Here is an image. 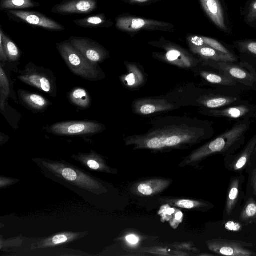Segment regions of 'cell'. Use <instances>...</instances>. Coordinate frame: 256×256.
<instances>
[{
	"instance_id": "6da1fadb",
	"label": "cell",
	"mask_w": 256,
	"mask_h": 256,
	"mask_svg": "<svg viewBox=\"0 0 256 256\" xmlns=\"http://www.w3.org/2000/svg\"><path fill=\"white\" fill-rule=\"evenodd\" d=\"M204 130L182 124L130 136L125 139V142L126 146H133L134 150H148L154 152L186 149L212 136Z\"/></svg>"
},
{
	"instance_id": "7a4b0ae2",
	"label": "cell",
	"mask_w": 256,
	"mask_h": 256,
	"mask_svg": "<svg viewBox=\"0 0 256 256\" xmlns=\"http://www.w3.org/2000/svg\"><path fill=\"white\" fill-rule=\"evenodd\" d=\"M251 121L242 120L216 138L192 151L178 164L181 168H198L203 161L215 154L226 156L234 154L243 145Z\"/></svg>"
},
{
	"instance_id": "3957f363",
	"label": "cell",
	"mask_w": 256,
	"mask_h": 256,
	"mask_svg": "<svg viewBox=\"0 0 256 256\" xmlns=\"http://www.w3.org/2000/svg\"><path fill=\"white\" fill-rule=\"evenodd\" d=\"M44 172L53 179L96 194L105 193L107 189L100 181L69 165L58 162H42Z\"/></svg>"
},
{
	"instance_id": "277c9868",
	"label": "cell",
	"mask_w": 256,
	"mask_h": 256,
	"mask_svg": "<svg viewBox=\"0 0 256 256\" xmlns=\"http://www.w3.org/2000/svg\"><path fill=\"white\" fill-rule=\"evenodd\" d=\"M56 45L62 59L74 74L90 81L100 80L101 70L98 65L86 59L69 40Z\"/></svg>"
},
{
	"instance_id": "5b68a950",
	"label": "cell",
	"mask_w": 256,
	"mask_h": 256,
	"mask_svg": "<svg viewBox=\"0 0 256 256\" xmlns=\"http://www.w3.org/2000/svg\"><path fill=\"white\" fill-rule=\"evenodd\" d=\"M18 78L22 82L54 97L56 94V78L49 70L30 62L26 66L24 70L20 72Z\"/></svg>"
},
{
	"instance_id": "8992f818",
	"label": "cell",
	"mask_w": 256,
	"mask_h": 256,
	"mask_svg": "<svg viewBox=\"0 0 256 256\" xmlns=\"http://www.w3.org/2000/svg\"><path fill=\"white\" fill-rule=\"evenodd\" d=\"M224 162L227 170L236 174L252 171L256 166V134L239 152L224 156Z\"/></svg>"
},
{
	"instance_id": "52a82bcc",
	"label": "cell",
	"mask_w": 256,
	"mask_h": 256,
	"mask_svg": "<svg viewBox=\"0 0 256 256\" xmlns=\"http://www.w3.org/2000/svg\"><path fill=\"white\" fill-rule=\"evenodd\" d=\"M244 180L245 177L243 174L237 173L231 176L227 189L223 220H236L245 197V192L242 188Z\"/></svg>"
},
{
	"instance_id": "ba28073f",
	"label": "cell",
	"mask_w": 256,
	"mask_h": 256,
	"mask_svg": "<svg viewBox=\"0 0 256 256\" xmlns=\"http://www.w3.org/2000/svg\"><path fill=\"white\" fill-rule=\"evenodd\" d=\"M104 126L94 121H68L56 123L46 131L60 136L87 135L103 130Z\"/></svg>"
},
{
	"instance_id": "9c48e42d",
	"label": "cell",
	"mask_w": 256,
	"mask_h": 256,
	"mask_svg": "<svg viewBox=\"0 0 256 256\" xmlns=\"http://www.w3.org/2000/svg\"><path fill=\"white\" fill-rule=\"evenodd\" d=\"M208 248L214 254L228 256H252L256 253L248 248L253 244L240 240L213 238L206 242Z\"/></svg>"
},
{
	"instance_id": "30bf717a",
	"label": "cell",
	"mask_w": 256,
	"mask_h": 256,
	"mask_svg": "<svg viewBox=\"0 0 256 256\" xmlns=\"http://www.w3.org/2000/svg\"><path fill=\"white\" fill-rule=\"evenodd\" d=\"M68 40L86 59L94 64H98L106 58L104 49L89 38L72 36Z\"/></svg>"
},
{
	"instance_id": "8fae6325",
	"label": "cell",
	"mask_w": 256,
	"mask_h": 256,
	"mask_svg": "<svg viewBox=\"0 0 256 256\" xmlns=\"http://www.w3.org/2000/svg\"><path fill=\"white\" fill-rule=\"evenodd\" d=\"M172 182V179L164 178L142 180L134 182L131 186L130 191L140 196H153L166 190Z\"/></svg>"
},
{
	"instance_id": "7c38bea8",
	"label": "cell",
	"mask_w": 256,
	"mask_h": 256,
	"mask_svg": "<svg viewBox=\"0 0 256 256\" xmlns=\"http://www.w3.org/2000/svg\"><path fill=\"white\" fill-rule=\"evenodd\" d=\"M232 62L210 61L208 64L224 74L237 82L246 86H252L256 82V74H253L243 66L232 64Z\"/></svg>"
},
{
	"instance_id": "4fadbf2b",
	"label": "cell",
	"mask_w": 256,
	"mask_h": 256,
	"mask_svg": "<svg viewBox=\"0 0 256 256\" xmlns=\"http://www.w3.org/2000/svg\"><path fill=\"white\" fill-rule=\"evenodd\" d=\"M8 13L31 25L56 31H62L65 29L60 24L36 12L9 10Z\"/></svg>"
},
{
	"instance_id": "5bb4252c",
	"label": "cell",
	"mask_w": 256,
	"mask_h": 256,
	"mask_svg": "<svg viewBox=\"0 0 256 256\" xmlns=\"http://www.w3.org/2000/svg\"><path fill=\"white\" fill-rule=\"evenodd\" d=\"M208 116L230 119H250L256 117V106L246 104L222 109L208 110Z\"/></svg>"
},
{
	"instance_id": "9a60e30c",
	"label": "cell",
	"mask_w": 256,
	"mask_h": 256,
	"mask_svg": "<svg viewBox=\"0 0 256 256\" xmlns=\"http://www.w3.org/2000/svg\"><path fill=\"white\" fill-rule=\"evenodd\" d=\"M158 200L162 204L202 212H208L214 207L212 202L203 200L164 196L160 198Z\"/></svg>"
},
{
	"instance_id": "2e32d148",
	"label": "cell",
	"mask_w": 256,
	"mask_h": 256,
	"mask_svg": "<svg viewBox=\"0 0 256 256\" xmlns=\"http://www.w3.org/2000/svg\"><path fill=\"white\" fill-rule=\"evenodd\" d=\"M97 6V0H70L55 5L51 11L58 14H88Z\"/></svg>"
},
{
	"instance_id": "e0dca14e",
	"label": "cell",
	"mask_w": 256,
	"mask_h": 256,
	"mask_svg": "<svg viewBox=\"0 0 256 256\" xmlns=\"http://www.w3.org/2000/svg\"><path fill=\"white\" fill-rule=\"evenodd\" d=\"M164 22L132 17H122L116 20V26L120 30L135 32L142 29H158L166 28Z\"/></svg>"
},
{
	"instance_id": "ac0fdd59",
	"label": "cell",
	"mask_w": 256,
	"mask_h": 256,
	"mask_svg": "<svg viewBox=\"0 0 256 256\" xmlns=\"http://www.w3.org/2000/svg\"><path fill=\"white\" fill-rule=\"evenodd\" d=\"M205 12L220 30L227 32L224 10L219 0H200Z\"/></svg>"
},
{
	"instance_id": "d6986e66",
	"label": "cell",
	"mask_w": 256,
	"mask_h": 256,
	"mask_svg": "<svg viewBox=\"0 0 256 256\" xmlns=\"http://www.w3.org/2000/svg\"><path fill=\"white\" fill-rule=\"evenodd\" d=\"M18 96L24 105L36 112L45 110L50 104V102L45 98L26 90H19Z\"/></svg>"
},
{
	"instance_id": "ffe728a7",
	"label": "cell",
	"mask_w": 256,
	"mask_h": 256,
	"mask_svg": "<svg viewBox=\"0 0 256 256\" xmlns=\"http://www.w3.org/2000/svg\"><path fill=\"white\" fill-rule=\"evenodd\" d=\"M191 48L194 52L212 61L234 62L238 60L234 54H227L208 46L192 45Z\"/></svg>"
},
{
	"instance_id": "44dd1931",
	"label": "cell",
	"mask_w": 256,
	"mask_h": 256,
	"mask_svg": "<svg viewBox=\"0 0 256 256\" xmlns=\"http://www.w3.org/2000/svg\"><path fill=\"white\" fill-rule=\"evenodd\" d=\"M236 220L245 224L256 223V198L244 197Z\"/></svg>"
},
{
	"instance_id": "7402d4cb",
	"label": "cell",
	"mask_w": 256,
	"mask_h": 256,
	"mask_svg": "<svg viewBox=\"0 0 256 256\" xmlns=\"http://www.w3.org/2000/svg\"><path fill=\"white\" fill-rule=\"evenodd\" d=\"M239 100L240 98L238 96L217 94L206 96L201 102V104L204 106L212 110L229 106Z\"/></svg>"
},
{
	"instance_id": "603a6c76",
	"label": "cell",
	"mask_w": 256,
	"mask_h": 256,
	"mask_svg": "<svg viewBox=\"0 0 256 256\" xmlns=\"http://www.w3.org/2000/svg\"><path fill=\"white\" fill-rule=\"evenodd\" d=\"M82 161L90 168L94 170H98L105 172L116 174L118 171L110 167L100 156L90 154L82 156Z\"/></svg>"
},
{
	"instance_id": "cb8c5ba5",
	"label": "cell",
	"mask_w": 256,
	"mask_h": 256,
	"mask_svg": "<svg viewBox=\"0 0 256 256\" xmlns=\"http://www.w3.org/2000/svg\"><path fill=\"white\" fill-rule=\"evenodd\" d=\"M80 234L74 232H62L47 239L42 240L38 246L40 247L53 246L69 242L79 237Z\"/></svg>"
},
{
	"instance_id": "d4e9b609",
	"label": "cell",
	"mask_w": 256,
	"mask_h": 256,
	"mask_svg": "<svg viewBox=\"0 0 256 256\" xmlns=\"http://www.w3.org/2000/svg\"><path fill=\"white\" fill-rule=\"evenodd\" d=\"M202 77L208 82L218 86H236L237 82L230 76L220 72V74L202 72Z\"/></svg>"
},
{
	"instance_id": "484cf974",
	"label": "cell",
	"mask_w": 256,
	"mask_h": 256,
	"mask_svg": "<svg viewBox=\"0 0 256 256\" xmlns=\"http://www.w3.org/2000/svg\"><path fill=\"white\" fill-rule=\"evenodd\" d=\"M69 99L75 106L82 108H88L90 106V96L86 90L76 88L70 92Z\"/></svg>"
},
{
	"instance_id": "4316f807",
	"label": "cell",
	"mask_w": 256,
	"mask_h": 256,
	"mask_svg": "<svg viewBox=\"0 0 256 256\" xmlns=\"http://www.w3.org/2000/svg\"><path fill=\"white\" fill-rule=\"evenodd\" d=\"M40 6L34 0H2L0 4L1 10H14L30 8Z\"/></svg>"
},
{
	"instance_id": "83f0119b",
	"label": "cell",
	"mask_w": 256,
	"mask_h": 256,
	"mask_svg": "<svg viewBox=\"0 0 256 256\" xmlns=\"http://www.w3.org/2000/svg\"><path fill=\"white\" fill-rule=\"evenodd\" d=\"M0 38L3 42L8 60L16 61L20 57V51L12 40L4 32L2 27L0 28Z\"/></svg>"
},
{
	"instance_id": "f1b7e54d",
	"label": "cell",
	"mask_w": 256,
	"mask_h": 256,
	"mask_svg": "<svg viewBox=\"0 0 256 256\" xmlns=\"http://www.w3.org/2000/svg\"><path fill=\"white\" fill-rule=\"evenodd\" d=\"M73 22L75 24L80 27L98 28L104 26L106 22V20L104 14H97L74 20Z\"/></svg>"
},
{
	"instance_id": "f546056e",
	"label": "cell",
	"mask_w": 256,
	"mask_h": 256,
	"mask_svg": "<svg viewBox=\"0 0 256 256\" xmlns=\"http://www.w3.org/2000/svg\"><path fill=\"white\" fill-rule=\"evenodd\" d=\"M170 108V105H166V104H162V102L158 104L156 102H147L140 106L138 112L142 114H150Z\"/></svg>"
},
{
	"instance_id": "4dcf8cb0",
	"label": "cell",
	"mask_w": 256,
	"mask_h": 256,
	"mask_svg": "<svg viewBox=\"0 0 256 256\" xmlns=\"http://www.w3.org/2000/svg\"><path fill=\"white\" fill-rule=\"evenodd\" d=\"M236 44L240 52L256 57V41L242 40L236 42Z\"/></svg>"
},
{
	"instance_id": "1f68e13d",
	"label": "cell",
	"mask_w": 256,
	"mask_h": 256,
	"mask_svg": "<svg viewBox=\"0 0 256 256\" xmlns=\"http://www.w3.org/2000/svg\"><path fill=\"white\" fill-rule=\"evenodd\" d=\"M248 176L245 197L251 196L256 198V166Z\"/></svg>"
},
{
	"instance_id": "d6a6232c",
	"label": "cell",
	"mask_w": 256,
	"mask_h": 256,
	"mask_svg": "<svg viewBox=\"0 0 256 256\" xmlns=\"http://www.w3.org/2000/svg\"><path fill=\"white\" fill-rule=\"evenodd\" d=\"M204 44L208 47L212 48L214 50L220 51L227 54H234L224 45L218 40L204 36H201Z\"/></svg>"
},
{
	"instance_id": "836d02e7",
	"label": "cell",
	"mask_w": 256,
	"mask_h": 256,
	"mask_svg": "<svg viewBox=\"0 0 256 256\" xmlns=\"http://www.w3.org/2000/svg\"><path fill=\"white\" fill-rule=\"evenodd\" d=\"M166 60L170 62L178 64L182 60H186V57L182 53L176 49H170L167 52L166 54Z\"/></svg>"
},
{
	"instance_id": "e575fe53",
	"label": "cell",
	"mask_w": 256,
	"mask_h": 256,
	"mask_svg": "<svg viewBox=\"0 0 256 256\" xmlns=\"http://www.w3.org/2000/svg\"><path fill=\"white\" fill-rule=\"evenodd\" d=\"M0 94L8 96L10 94V84L2 68H0Z\"/></svg>"
},
{
	"instance_id": "d590c367",
	"label": "cell",
	"mask_w": 256,
	"mask_h": 256,
	"mask_svg": "<svg viewBox=\"0 0 256 256\" xmlns=\"http://www.w3.org/2000/svg\"><path fill=\"white\" fill-rule=\"evenodd\" d=\"M246 19L248 22H256V0H253L250 3L246 16Z\"/></svg>"
},
{
	"instance_id": "8d00e7d4",
	"label": "cell",
	"mask_w": 256,
	"mask_h": 256,
	"mask_svg": "<svg viewBox=\"0 0 256 256\" xmlns=\"http://www.w3.org/2000/svg\"><path fill=\"white\" fill-rule=\"evenodd\" d=\"M226 220L227 222L226 224V228L227 230L231 231L237 232L239 231L242 228L240 222V223L233 220Z\"/></svg>"
},
{
	"instance_id": "74e56055",
	"label": "cell",
	"mask_w": 256,
	"mask_h": 256,
	"mask_svg": "<svg viewBox=\"0 0 256 256\" xmlns=\"http://www.w3.org/2000/svg\"><path fill=\"white\" fill-rule=\"evenodd\" d=\"M188 40L192 44V45L196 46H206L203 42L201 36H190L188 38Z\"/></svg>"
},
{
	"instance_id": "f35d334b",
	"label": "cell",
	"mask_w": 256,
	"mask_h": 256,
	"mask_svg": "<svg viewBox=\"0 0 256 256\" xmlns=\"http://www.w3.org/2000/svg\"><path fill=\"white\" fill-rule=\"evenodd\" d=\"M0 59L1 61L6 62L8 60L4 47L2 39L0 38Z\"/></svg>"
},
{
	"instance_id": "ab89813d",
	"label": "cell",
	"mask_w": 256,
	"mask_h": 256,
	"mask_svg": "<svg viewBox=\"0 0 256 256\" xmlns=\"http://www.w3.org/2000/svg\"><path fill=\"white\" fill-rule=\"evenodd\" d=\"M136 76L134 73H130L128 75L126 78V80L127 82L128 86H132L134 85L136 82Z\"/></svg>"
},
{
	"instance_id": "60d3db41",
	"label": "cell",
	"mask_w": 256,
	"mask_h": 256,
	"mask_svg": "<svg viewBox=\"0 0 256 256\" xmlns=\"http://www.w3.org/2000/svg\"><path fill=\"white\" fill-rule=\"evenodd\" d=\"M126 240L130 243L132 244H136L138 241V238L134 234L128 235L126 238Z\"/></svg>"
},
{
	"instance_id": "b9f144b4",
	"label": "cell",
	"mask_w": 256,
	"mask_h": 256,
	"mask_svg": "<svg viewBox=\"0 0 256 256\" xmlns=\"http://www.w3.org/2000/svg\"><path fill=\"white\" fill-rule=\"evenodd\" d=\"M150 0H130L132 3H144L149 1Z\"/></svg>"
}]
</instances>
